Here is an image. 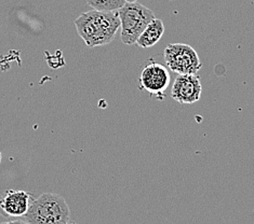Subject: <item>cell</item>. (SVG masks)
<instances>
[{
	"mask_svg": "<svg viewBox=\"0 0 254 224\" xmlns=\"http://www.w3.org/2000/svg\"><path fill=\"white\" fill-rule=\"evenodd\" d=\"M78 35L89 47L110 45L120 28L118 11H88L75 20Z\"/></svg>",
	"mask_w": 254,
	"mask_h": 224,
	"instance_id": "1",
	"label": "cell"
},
{
	"mask_svg": "<svg viewBox=\"0 0 254 224\" xmlns=\"http://www.w3.org/2000/svg\"><path fill=\"white\" fill-rule=\"evenodd\" d=\"M28 224H66L70 210L65 199L53 193H44L32 201L28 211L23 216Z\"/></svg>",
	"mask_w": 254,
	"mask_h": 224,
	"instance_id": "2",
	"label": "cell"
},
{
	"mask_svg": "<svg viewBox=\"0 0 254 224\" xmlns=\"http://www.w3.org/2000/svg\"><path fill=\"white\" fill-rule=\"evenodd\" d=\"M120 19V39L126 45H135L143 30L155 19L154 12L138 2H126L118 10Z\"/></svg>",
	"mask_w": 254,
	"mask_h": 224,
	"instance_id": "3",
	"label": "cell"
},
{
	"mask_svg": "<svg viewBox=\"0 0 254 224\" xmlns=\"http://www.w3.org/2000/svg\"><path fill=\"white\" fill-rule=\"evenodd\" d=\"M167 67L178 75H197L202 63L192 46L186 44H171L163 52Z\"/></svg>",
	"mask_w": 254,
	"mask_h": 224,
	"instance_id": "4",
	"label": "cell"
},
{
	"mask_svg": "<svg viewBox=\"0 0 254 224\" xmlns=\"http://www.w3.org/2000/svg\"><path fill=\"white\" fill-rule=\"evenodd\" d=\"M171 76L166 66L150 62L145 65L140 75V84L143 90L152 95H163L170 86Z\"/></svg>",
	"mask_w": 254,
	"mask_h": 224,
	"instance_id": "5",
	"label": "cell"
},
{
	"mask_svg": "<svg viewBox=\"0 0 254 224\" xmlns=\"http://www.w3.org/2000/svg\"><path fill=\"white\" fill-rule=\"evenodd\" d=\"M202 87L198 75H179L173 82L171 97L179 104H195L201 97Z\"/></svg>",
	"mask_w": 254,
	"mask_h": 224,
	"instance_id": "6",
	"label": "cell"
},
{
	"mask_svg": "<svg viewBox=\"0 0 254 224\" xmlns=\"http://www.w3.org/2000/svg\"><path fill=\"white\" fill-rule=\"evenodd\" d=\"M33 194L22 190H8L0 198V215L5 218H22L28 211Z\"/></svg>",
	"mask_w": 254,
	"mask_h": 224,
	"instance_id": "7",
	"label": "cell"
},
{
	"mask_svg": "<svg viewBox=\"0 0 254 224\" xmlns=\"http://www.w3.org/2000/svg\"><path fill=\"white\" fill-rule=\"evenodd\" d=\"M163 34H165V25H163V22L155 17V19L146 26V28L143 30V33L141 34L140 37H138L135 45L142 47V49L152 47L156 44H158Z\"/></svg>",
	"mask_w": 254,
	"mask_h": 224,
	"instance_id": "8",
	"label": "cell"
},
{
	"mask_svg": "<svg viewBox=\"0 0 254 224\" xmlns=\"http://www.w3.org/2000/svg\"><path fill=\"white\" fill-rule=\"evenodd\" d=\"M88 5L96 11H118L123 8L125 0H87Z\"/></svg>",
	"mask_w": 254,
	"mask_h": 224,
	"instance_id": "9",
	"label": "cell"
},
{
	"mask_svg": "<svg viewBox=\"0 0 254 224\" xmlns=\"http://www.w3.org/2000/svg\"><path fill=\"white\" fill-rule=\"evenodd\" d=\"M0 224H28L24 220H13V221H8V222H2Z\"/></svg>",
	"mask_w": 254,
	"mask_h": 224,
	"instance_id": "10",
	"label": "cell"
},
{
	"mask_svg": "<svg viewBox=\"0 0 254 224\" xmlns=\"http://www.w3.org/2000/svg\"><path fill=\"white\" fill-rule=\"evenodd\" d=\"M125 1L128 3H133V2H137V0H125Z\"/></svg>",
	"mask_w": 254,
	"mask_h": 224,
	"instance_id": "11",
	"label": "cell"
},
{
	"mask_svg": "<svg viewBox=\"0 0 254 224\" xmlns=\"http://www.w3.org/2000/svg\"><path fill=\"white\" fill-rule=\"evenodd\" d=\"M66 224H76V223H75V222H69V221H68Z\"/></svg>",
	"mask_w": 254,
	"mask_h": 224,
	"instance_id": "12",
	"label": "cell"
},
{
	"mask_svg": "<svg viewBox=\"0 0 254 224\" xmlns=\"http://www.w3.org/2000/svg\"><path fill=\"white\" fill-rule=\"evenodd\" d=\"M0 163H1V153H0Z\"/></svg>",
	"mask_w": 254,
	"mask_h": 224,
	"instance_id": "13",
	"label": "cell"
}]
</instances>
